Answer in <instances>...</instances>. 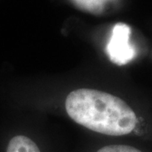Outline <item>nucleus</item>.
<instances>
[{
	"label": "nucleus",
	"instance_id": "f257e3e1",
	"mask_svg": "<svg viewBox=\"0 0 152 152\" xmlns=\"http://www.w3.org/2000/svg\"><path fill=\"white\" fill-rule=\"evenodd\" d=\"M68 115L78 124L110 136H122L134 129L137 118L119 97L93 89H77L65 101Z\"/></svg>",
	"mask_w": 152,
	"mask_h": 152
},
{
	"label": "nucleus",
	"instance_id": "f03ea898",
	"mask_svg": "<svg viewBox=\"0 0 152 152\" xmlns=\"http://www.w3.org/2000/svg\"><path fill=\"white\" fill-rule=\"evenodd\" d=\"M130 34V27L124 23H118L113 28L106 52L110 60L117 65H125L135 57V50L129 42Z\"/></svg>",
	"mask_w": 152,
	"mask_h": 152
},
{
	"label": "nucleus",
	"instance_id": "7ed1b4c3",
	"mask_svg": "<svg viewBox=\"0 0 152 152\" xmlns=\"http://www.w3.org/2000/svg\"><path fill=\"white\" fill-rule=\"evenodd\" d=\"M6 152H41L37 144L24 135H17L11 139Z\"/></svg>",
	"mask_w": 152,
	"mask_h": 152
},
{
	"label": "nucleus",
	"instance_id": "20e7f679",
	"mask_svg": "<svg viewBox=\"0 0 152 152\" xmlns=\"http://www.w3.org/2000/svg\"><path fill=\"white\" fill-rule=\"evenodd\" d=\"M111 0H72L79 9L93 14H99L103 10Z\"/></svg>",
	"mask_w": 152,
	"mask_h": 152
},
{
	"label": "nucleus",
	"instance_id": "39448f33",
	"mask_svg": "<svg viewBox=\"0 0 152 152\" xmlns=\"http://www.w3.org/2000/svg\"><path fill=\"white\" fill-rule=\"evenodd\" d=\"M96 152H142L134 147L124 145H113L102 147Z\"/></svg>",
	"mask_w": 152,
	"mask_h": 152
}]
</instances>
